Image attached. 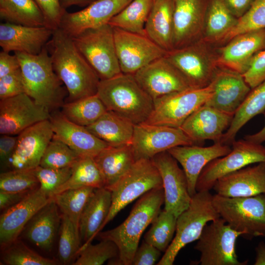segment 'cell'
Wrapping results in <instances>:
<instances>
[{
	"label": "cell",
	"mask_w": 265,
	"mask_h": 265,
	"mask_svg": "<svg viewBox=\"0 0 265 265\" xmlns=\"http://www.w3.org/2000/svg\"><path fill=\"white\" fill-rule=\"evenodd\" d=\"M46 47L55 72L65 85L68 102L97 94L100 79L71 37L58 27Z\"/></svg>",
	"instance_id": "6da1fadb"
},
{
	"label": "cell",
	"mask_w": 265,
	"mask_h": 265,
	"mask_svg": "<svg viewBox=\"0 0 265 265\" xmlns=\"http://www.w3.org/2000/svg\"><path fill=\"white\" fill-rule=\"evenodd\" d=\"M164 202L163 187L151 189L137 201L123 222L113 229L100 232L96 238L114 242L119 249L121 265H131L143 232L159 214Z\"/></svg>",
	"instance_id": "7a4b0ae2"
},
{
	"label": "cell",
	"mask_w": 265,
	"mask_h": 265,
	"mask_svg": "<svg viewBox=\"0 0 265 265\" xmlns=\"http://www.w3.org/2000/svg\"><path fill=\"white\" fill-rule=\"evenodd\" d=\"M97 95L107 111L134 125L145 122L154 107L153 99L132 74L121 73L110 79L100 80Z\"/></svg>",
	"instance_id": "3957f363"
},
{
	"label": "cell",
	"mask_w": 265,
	"mask_h": 265,
	"mask_svg": "<svg viewBox=\"0 0 265 265\" xmlns=\"http://www.w3.org/2000/svg\"><path fill=\"white\" fill-rule=\"evenodd\" d=\"M24 79L26 93L49 110L62 102V81L55 72L46 47L38 54L14 53Z\"/></svg>",
	"instance_id": "277c9868"
},
{
	"label": "cell",
	"mask_w": 265,
	"mask_h": 265,
	"mask_svg": "<svg viewBox=\"0 0 265 265\" xmlns=\"http://www.w3.org/2000/svg\"><path fill=\"white\" fill-rule=\"evenodd\" d=\"M209 191L197 192L191 197L188 208L177 218L174 237L157 265H172L180 251L187 244L198 240L205 226L219 217Z\"/></svg>",
	"instance_id": "5b68a950"
},
{
	"label": "cell",
	"mask_w": 265,
	"mask_h": 265,
	"mask_svg": "<svg viewBox=\"0 0 265 265\" xmlns=\"http://www.w3.org/2000/svg\"><path fill=\"white\" fill-rule=\"evenodd\" d=\"M213 207L220 217L246 238L265 236V194L251 197L212 195Z\"/></svg>",
	"instance_id": "8992f818"
},
{
	"label": "cell",
	"mask_w": 265,
	"mask_h": 265,
	"mask_svg": "<svg viewBox=\"0 0 265 265\" xmlns=\"http://www.w3.org/2000/svg\"><path fill=\"white\" fill-rule=\"evenodd\" d=\"M161 187H163L161 178L152 159L136 160L114 185L107 188L111 193V205L101 231L130 203L151 189Z\"/></svg>",
	"instance_id": "52a82bcc"
},
{
	"label": "cell",
	"mask_w": 265,
	"mask_h": 265,
	"mask_svg": "<svg viewBox=\"0 0 265 265\" xmlns=\"http://www.w3.org/2000/svg\"><path fill=\"white\" fill-rule=\"evenodd\" d=\"M72 38L100 80L122 73L116 51L113 28L110 25L86 29Z\"/></svg>",
	"instance_id": "ba28073f"
},
{
	"label": "cell",
	"mask_w": 265,
	"mask_h": 265,
	"mask_svg": "<svg viewBox=\"0 0 265 265\" xmlns=\"http://www.w3.org/2000/svg\"><path fill=\"white\" fill-rule=\"evenodd\" d=\"M213 92L211 83L202 88H189L154 101L153 111L144 123L180 128L197 109L205 104Z\"/></svg>",
	"instance_id": "9c48e42d"
},
{
	"label": "cell",
	"mask_w": 265,
	"mask_h": 265,
	"mask_svg": "<svg viewBox=\"0 0 265 265\" xmlns=\"http://www.w3.org/2000/svg\"><path fill=\"white\" fill-rule=\"evenodd\" d=\"M207 224L194 248L201 254V265H246L238 261L236 251L238 238L242 234L232 229L219 217Z\"/></svg>",
	"instance_id": "30bf717a"
},
{
	"label": "cell",
	"mask_w": 265,
	"mask_h": 265,
	"mask_svg": "<svg viewBox=\"0 0 265 265\" xmlns=\"http://www.w3.org/2000/svg\"><path fill=\"white\" fill-rule=\"evenodd\" d=\"M226 155L210 161L198 179L196 190L210 191L219 178L250 164L265 162V148L245 139L235 140Z\"/></svg>",
	"instance_id": "8fae6325"
},
{
	"label": "cell",
	"mask_w": 265,
	"mask_h": 265,
	"mask_svg": "<svg viewBox=\"0 0 265 265\" xmlns=\"http://www.w3.org/2000/svg\"><path fill=\"white\" fill-rule=\"evenodd\" d=\"M113 28L117 56L123 74L133 75L167 53L146 35Z\"/></svg>",
	"instance_id": "7c38bea8"
},
{
	"label": "cell",
	"mask_w": 265,
	"mask_h": 265,
	"mask_svg": "<svg viewBox=\"0 0 265 265\" xmlns=\"http://www.w3.org/2000/svg\"><path fill=\"white\" fill-rule=\"evenodd\" d=\"M194 144L180 128L148 124L134 125L131 144L135 160L152 159L178 146Z\"/></svg>",
	"instance_id": "4fadbf2b"
},
{
	"label": "cell",
	"mask_w": 265,
	"mask_h": 265,
	"mask_svg": "<svg viewBox=\"0 0 265 265\" xmlns=\"http://www.w3.org/2000/svg\"><path fill=\"white\" fill-rule=\"evenodd\" d=\"M50 119L49 110L26 93L0 101V134L18 135L26 129Z\"/></svg>",
	"instance_id": "5bb4252c"
},
{
	"label": "cell",
	"mask_w": 265,
	"mask_h": 265,
	"mask_svg": "<svg viewBox=\"0 0 265 265\" xmlns=\"http://www.w3.org/2000/svg\"><path fill=\"white\" fill-rule=\"evenodd\" d=\"M160 175L164 194V210L178 217L189 206L191 196L186 174L168 151L152 159Z\"/></svg>",
	"instance_id": "9a60e30c"
},
{
	"label": "cell",
	"mask_w": 265,
	"mask_h": 265,
	"mask_svg": "<svg viewBox=\"0 0 265 265\" xmlns=\"http://www.w3.org/2000/svg\"><path fill=\"white\" fill-rule=\"evenodd\" d=\"M133 76L154 101L163 96L191 88L165 55L142 68Z\"/></svg>",
	"instance_id": "2e32d148"
},
{
	"label": "cell",
	"mask_w": 265,
	"mask_h": 265,
	"mask_svg": "<svg viewBox=\"0 0 265 265\" xmlns=\"http://www.w3.org/2000/svg\"><path fill=\"white\" fill-rule=\"evenodd\" d=\"M178 70L191 88H202L209 85L216 71L212 62L198 43L174 49L165 55Z\"/></svg>",
	"instance_id": "e0dca14e"
},
{
	"label": "cell",
	"mask_w": 265,
	"mask_h": 265,
	"mask_svg": "<svg viewBox=\"0 0 265 265\" xmlns=\"http://www.w3.org/2000/svg\"><path fill=\"white\" fill-rule=\"evenodd\" d=\"M53 132L50 119L37 123L17 135L15 149L10 160L12 169H33L40 165Z\"/></svg>",
	"instance_id": "ac0fdd59"
},
{
	"label": "cell",
	"mask_w": 265,
	"mask_h": 265,
	"mask_svg": "<svg viewBox=\"0 0 265 265\" xmlns=\"http://www.w3.org/2000/svg\"><path fill=\"white\" fill-rule=\"evenodd\" d=\"M132 0H96L84 9L64 13L59 27L74 37L84 30L108 24Z\"/></svg>",
	"instance_id": "d6986e66"
},
{
	"label": "cell",
	"mask_w": 265,
	"mask_h": 265,
	"mask_svg": "<svg viewBox=\"0 0 265 265\" xmlns=\"http://www.w3.org/2000/svg\"><path fill=\"white\" fill-rule=\"evenodd\" d=\"M211 83L213 92L205 104L233 116L251 89L241 74L225 68L216 70Z\"/></svg>",
	"instance_id": "ffe728a7"
},
{
	"label": "cell",
	"mask_w": 265,
	"mask_h": 265,
	"mask_svg": "<svg viewBox=\"0 0 265 265\" xmlns=\"http://www.w3.org/2000/svg\"><path fill=\"white\" fill-rule=\"evenodd\" d=\"M231 149L229 145L218 142L207 147L197 144L178 146L167 151L182 166L192 197L197 192V182L204 168L213 159L228 154Z\"/></svg>",
	"instance_id": "44dd1931"
},
{
	"label": "cell",
	"mask_w": 265,
	"mask_h": 265,
	"mask_svg": "<svg viewBox=\"0 0 265 265\" xmlns=\"http://www.w3.org/2000/svg\"><path fill=\"white\" fill-rule=\"evenodd\" d=\"M233 116L204 104L194 111L180 128L194 144L206 140L220 142Z\"/></svg>",
	"instance_id": "7402d4cb"
},
{
	"label": "cell",
	"mask_w": 265,
	"mask_h": 265,
	"mask_svg": "<svg viewBox=\"0 0 265 265\" xmlns=\"http://www.w3.org/2000/svg\"><path fill=\"white\" fill-rule=\"evenodd\" d=\"M52 198L39 187L20 202L3 211L0 217L1 248L17 239L33 215Z\"/></svg>",
	"instance_id": "603a6c76"
},
{
	"label": "cell",
	"mask_w": 265,
	"mask_h": 265,
	"mask_svg": "<svg viewBox=\"0 0 265 265\" xmlns=\"http://www.w3.org/2000/svg\"><path fill=\"white\" fill-rule=\"evenodd\" d=\"M221 50L215 64L243 74L255 56L265 49V28L238 35Z\"/></svg>",
	"instance_id": "cb8c5ba5"
},
{
	"label": "cell",
	"mask_w": 265,
	"mask_h": 265,
	"mask_svg": "<svg viewBox=\"0 0 265 265\" xmlns=\"http://www.w3.org/2000/svg\"><path fill=\"white\" fill-rule=\"evenodd\" d=\"M53 29L8 22L0 24V46L2 51L39 54L50 40Z\"/></svg>",
	"instance_id": "d4e9b609"
},
{
	"label": "cell",
	"mask_w": 265,
	"mask_h": 265,
	"mask_svg": "<svg viewBox=\"0 0 265 265\" xmlns=\"http://www.w3.org/2000/svg\"><path fill=\"white\" fill-rule=\"evenodd\" d=\"M208 2L209 0H174L173 50L196 42Z\"/></svg>",
	"instance_id": "484cf974"
},
{
	"label": "cell",
	"mask_w": 265,
	"mask_h": 265,
	"mask_svg": "<svg viewBox=\"0 0 265 265\" xmlns=\"http://www.w3.org/2000/svg\"><path fill=\"white\" fill-rule=\"evenodd\" d=\"M212 188L216 194L229 197L265 194V162L228 174L218 179Z\"/></svg>",
	"instance_id": "4316f807"
},
{
	"label": "cell",
	"mask_w": 265,
	"mask_h": 265,
	"mask_svg": "<svg viewBox=\"0 0 265 265\" xmlns=\"http://www.w3.org/2000/svg\"><path fill=\"white\" fill-rule=\"evenodd\" d=\"M50 121L53 137L64 142L80 157L94 158L108 146L85 127L71 122L62 114L51 118Z\"/></svg>",
	"instance_id": "83f0119b"
},
{
	"label": "cell",
	"mask_w": 265,
	"mask_h": 265,
	"mask_svg": "<svg viewBox=\"0 0 265 265\" xmlns=\"http://www.w3.org/2000/svg\"><path fill=\"white\" fill-rule=\"evenodd\" d=\"M58 210L52 198L26 224L24 230L25 237L42 249L51 250L61 221Z\"/></svg>",
	"instance_id": "f1b7e54d"
},
{
	"label": "cell",
	"mask_w": 265,
	"mask_h": 265,
	"mask_svg": "<svg viewBox=\"0 0 265 265\" xmlns=\"http://www.w3.org/2000/svg\"><path fill=\"white\" fill-rule=\"evenodd\" d=\"M111 205V193L109 189L102 187L95 190L80 216L79 232L80 240L84 243L80 250L91 243L101 232Z\"/></svg>",
	"instance_id": "f546056e"
},
{
	"label": "cell",
	"mask_w": 265,
	"mask_h": 265,
	"mask_svg": "<svg viewBox=\"0 0 265 265\" xmlns=\"http://www.w3.org/2000/svg\"><path fill=\"white\" fill-rule=\"evenodd\" d=\"M174 0H154L145 29L147 36L167 53L173 49Z\"/></svg>",
	"instance_id": "4dcf8cb0"
},
{
	"label": "cell",
	"mask_w": 265,
	"mask_h": 265,
	"mask_svg": "<svg viewBox=\"0 0 265 265\" xmlns=\"http://www.w3.org/2000/svg\"><path fill=\"white\" fill-rule=\"evenodd\" d=\"M94 159L106 188L114 185L136 161L131 145L118 147L108 146L95 156Z\"/></svg>",
	"instance_id": "1f68e13d"
},
{
	"label": "cell",
	"mask_w": 265,
	"mask_h": 265,
	"mask_svg": "<svg viewBox=\"0 0 265 265\" xmlns=\"http://www.w3.org/2000/svg\"><path fill=\"white\" fill-rule=\"evenodd\" d=\"M134 125L109 111L86 128L107 145L118 147L131 145Z\"/></svg>",
	"instance_id": "d6a6232c"
},
{
	"label": "cell",
	"mask_w": 265,
	"mask_h": 265,
	"mask_svg": "<svg viewBox=\"0 0 265 265\" xmlns=\"http://www.w3.org/2000/svg\"><path fill=\"white\" fill-rule=\"evenodd\" d=\"M265 111V80L251 89L243 103L235 113L228 129L224 133L220 142L229 145L249 120Z\"/></svg>",
	"instance_id": "836d02e7"
},
{
	"label": "cell",
	"mask_w": 265,
	"mask_h": 265,
	"mask_svg": "<svg viewBox=\"0 0 265 265\" xmlns=\"http://www.w3.org/2000/svg\"><path fill=\"white\" fill-rule=\"evenodd\" d=\"M0 17L12 24L47 26L44 14L34 0H0Z\"/></svg>",
	"instance_id": "e575fe53"
},
{
	"label": "cell",
	"mask_w": 265,
	"mask_h": 265,
	"mask_svg": "<svg viewBox=\"0 0 265 265\" xmlns=\"http://www.w3.org/2000/svg\"><path fill=\"white\" fill-rule=\"evenodd\" d=\"M154 0H132L114 16L108 24L113 27L146 35L145 26Z\"/></svg>",
	"instance_id": "d590c367"
},
{
	"label": "cell",
	"mask_w": 265,
	"mask_h": 265,
	"mask_svg": "<svg viewBox=\"0 0 265 265\" xmlns=\"http://www.w3.org/2000/svg\"><path fill=\"white\" fill-rule=\"evenodd\" d=\"M107 111L103 102L95 94L64 104L61 114L71 122L86 127L96 122Z\"/></svg>",
	"instance_id": "8d00e7d4"
},
{
	"label": "cell",
	"mask_w": 265,
	"mask_h": 265,
	"mask_svg": "<svg viewBox=\"0 0 265 265\" xmlns=\"http://www.w3.org/2000/svg\"><path fill=\"white\" fill-rule=\"evenodd\" d=\"M84 186L95 189L105 187L102 176L93 158H79L72 165L70 178L56 190L54 195L65 190Z\"/></svg>",
	"instance_id": "74e56055"
},
{
	"label": "cell",
	"mask_w": 265,
	"mask_h": 265,
	"mask_svg": "<svg viewBox=\"0 0 265 265\" xmlns=\"http://www.w3.org/2000/svg\"><path fill=\"white\" fill-rule=\"evenodd\" d=\"M205 17L206 35L211 40H221L238 20L223 0H209Z\"/></svg>",
	"instance_id": "f35d334b"
},
{
	"label": "cell",
	"mask_w": 265,
	"mask_h": 265,
	"mask_svg": "<svg viewBox=\"0 0 265 265\" xmlns=\"http://www.w3.org/2000/svg\"><path fill=\"white\" fill-rule=\"evenodd\" d=\"M95 189L89 186L69 189L53 197L62 214L67 216L79 231L81 214Z\"/></svg>",
	"instance_id": "ab89813d"
},
{
	"label": "cell",
	"mask_w": 265,
	"mask_h": 265,
	"mask_svg": "<svg viewBox=\"0 0 265 265\" xmlns=\"http://www.w3.org/2000/svg\"><path fill=\"white\" fill-rule=\"evenodd\" d=\"M176 217L173 213L161 210L151 223V226L145 234L144 239L165 252L171 244L176 232Z\"/></svg>",
	"instance_id": "60d3db41"
},
{
	"label": "cell",
	"mask_w": 265,
	"mask_h": 265,
	"mask_svg": "<svg viewBox=\"0 0 265 265\" xmlns=\"http://www.w3.org/2000/svg\"><path fill=\"white\" fill-rule=\"evenodd\" d=\"M1 261L7 265H56L58 260L45 258L18 238L1 248Z\"/></svg>",
	"instance_id": "b9f144b4"
},
{
	"label": "cell",
	"mask_w": 265,
	"mask_h": 265,
	"mask_svg": "<svg viewBox=\"0 0 265 265\" xmlns=\"http://www.w3.org/2000/svg\"><path fill=\"white\" fill-rule=\"evenodd\" d=\"M265 28V0H254L249 9L237 21L221 41H229L248 32Z\"/></svg>",
	"instance_id": "7bdbcfd3"
},
{
	"label": "cell",
	"mask_w": 265,
	"mask_h": 265,
	"mask_svg": "<svg viewBox=\"0 0 265 265\" xmlns=\"http://www.w3.org/2000/svg\"><path fill=\"white\" fill-rule=\"evenodd\" d=\"M80 242L79 231L67 216L61 214L58 248V260L61 264H69L78 255Z\"/></svg>",
	"instance_id": "ee69618b"
},
{
	"label": "cell",
	"mask_w": 265,
	"mask_h": 265,
	"mask_svg": "<svg viewBox=\"0 0 265 265\" xmlns=\"http://www.w3.org/2000/svg\"><path fill=\"white\" fill-rule=\"evenodd\" d=\"M39 187L33 169H12L0 175V191L30 192Z\"/></svg>",
	"instance_id": "f6af8a7d"
},
{
	"label": "cell",
	"mask_w": 265,
	"mask_h": 265,
	"mask_svg": "<svg viewBox=\"0 0 265 265\" xmlns=\"http://www.w3.org/2000/svg\"><path fill=\"white\" fill-rule=\"evenodd\" d=\"M79 158L68 145L53 137L43 155L39 165L51 168L72 166Z\"/></svg>",
	"instance_id": "bcb514c9"
},
{
	"label": "cell",
	"mask_w": 265,
	"mask_h": 265,
	"mask_svg": "<svg viewBox=\"0 0 265 265\" xmlns=\"http://www.w3.org/2000/svg\"><path fill=\"white\" fill-rule=\"evenodd\" d=\"M79 255L73 265H102L106 261L118 257L119 249L112 241L101 240L96 244L89 243L79 251Z\"/></svg>",
	"instance_id": "7dc6e473"
},
{
	"label": "cell",
	"mask_w": 265,
	"mask_h": 265,
	"mask_svg": "<svg viewBox=\"0 0 265 265\" xmlns=\"http://www.w3.org/2000/svg\"><path fill=\"white\" fill-rule=\"evenodd\" d=\"M39 183V188L49 198H52L56 190L65 184L72 173V166L61 168L43 167L34 169Z\"/></svg>",
	"instance_id": "c3c4849f"
},
{
	"label": "cell",
	"mask_w": 265,
	"mask_h": 265,
	"mask_svg": "<svg viewBox=\"0 0 265 265\" xmlns=\"http://www.w3.org/2000/svg\"><path fill=\"white\" fill-rule=\"evenodd\" d=\"M26 93L21 68L0 78V99L2 100Z\"/></svg>",
	"instance_id": "681fc988"
},
{
	"label": "cell",
	"mask_w": 265,
	"mask_h": 265,
	"mask_svg": "<svg viewBox=\"0 0 265 265\" xmlns=\"http://www.w3.org/2000/svg\"><path fill=\"white\" fill-rule=\"evenodd\" d=\"M242 75L251 89L265 80V49L255 56Z\"/></svg>",
	"instance_id": "f907efd6"
},
{
	"label": "cell",
	"mask_w": 265,
	"mask_h": 265,
	"mask_svg": "<svg viewBox=\"0 0 265 265\" xmlns=\"http://www.w3.org/2000/svg\"><path fill=\"white\" fill-rule=\"evenodd\" d=\"M42 10L46 26L52 29L59 27L61 19L66 10L61 6L60 0H34Z\"/></svg>",
	"instance_id": "816d5d0a"
},
{
	"label": "cell",
	"mask_w": 265,
	"mask_h": 265,
	"mask_svg": "<svg viewBox=\"0 0 265 265\" xmlns=\"http://www.w3.org/2000/svg\"><path fill=\"white\" fill-rule=\"evenodd\" d=\"M161 255L159 249L144 240L136 250L131 265H153Z\"/></svg>",
	"instance_id": "f5cc1de1"
},
{
	"label": "cell",
	"mask_w": 265,
	"mask_h": 265,
	"mask_svg": "<svg viewBox=\"0 0 265 265\" xmlns=\"http://www.w3.org/2000/svg\"><path fill=\"white\" fill-rule=\"evenodd\" d=\"M17 136L1 134L0 137V161L1 167H9L10 160L15 149Z\"/></svg>",
	"instance_id": "db71d44e"
},
{
	"label": "cell",
	"mask_w": 265,
	"mask_h": 265,
	"mask_svg": "<svg viewBox=\"0 0 265 265\" xmlns=\"http://www.w3.org/2000/svg\"><path fill=\"white\" fill-rule=\"evenodd\" d=\"M20 68L19 59L16 54L2 51L0 53V78L13 73Z\"/></svg>",
	"instance_id": "11a10c76"
},
{
	"label": "cell",
	"mask_w": 265,
	"mask_h": 265,
	"mask_svg": "<svg viewBox=\"0 0 265 265\" xmlns=\"http://www.w3.org/2000/svg\"><path fill=\"white\" fill-rule=\"evenodd\" d=\"M254 0H223L231 13L237 19L251 7Z\"/></svg>",
	"instance_id": "9f6ffc18"
},
{
	"label": "cell",
	"mask_w": 265,
	"mask_h": 265,
	"mask_svg": "<svg viewBox=\"0 0 265 265\" xmlns=\"http://www.w3.org/2000/svg\"><path fill=\"white\" fill-rule=\"evenodd\" d=\"M30 192L13 193L0 191V210L3 212L18 203Z\"/></svg>",
	"instance_id": "6f0895ef"
},
{
	"label": "cell",
	"mask_w": 265,
	"mask_h": 265,
	"mask_svg": "<svg viewBox=\"0 0 265 265\" xmlns=\"http://www.w3.org/2000/svg\"><path fill=\"white\" fill-rule=\"evenodd\" d=\"M265 124L264 127L258 132L248 134L244 136V139L254 143L262 144L265 142Z\"/></svg>",
	"instance_id": "680465c9"
},
{
	"label": "cell",
	"mask_w": 265,
	"mask_h": 265,
	"mask_svg": "<svg viewBox=\"0 0 265 265\" xmlns=\"http://www.w3.org/2000/svg\"><path fill=\"white\" fill-rule=\"evenodd\" d=\"M96 0H60L61 7L65 10L72 6L86 7Z\"/></svg>",
	"instance_id": "91938a15"
},
{
	"label": "cell",
	"mask_w": 265,
	"mask_h": 265,
	"mask_svg": "<svg viewBox=\"0 0 265 265\" xmlns=\"http://www.w3.org/2000/svg\"><path fill=\"white\" fill-rule=\"evenodd\" d=\"M256 257L254 265H265V243L259 242L255 248Z\"/></svg>",
	"instance_id": "94428289"
},
{
	"label": "cell",
	"mask_w": 265,
	"mask_h": 265,
	"mask_svg": "<svg viewBox=\"0 0 265 265\" xmlns=\"http://www.w3.org/2000/svg\"><path fill=\"white\" fill-rule=\"evenodd\" d=\"M264 147H265V145L264 146Z\"/></svg>",
	"instance_id": "6125c7cd"
}]
</instances>
